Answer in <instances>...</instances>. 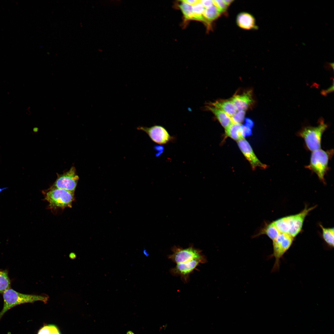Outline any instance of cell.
<instances>
[{
	"mask_svg": "<svg viewBox=\"0 0 334 334\" xmlns=\"http://www.w3.org/2000/svg\"><path fill=\"white\" fill-rule=\"evenodd\" d=\"M333 153V149L325 151L320 149L313 151L310 156L309 164L305 168L315 173L319 180L325 184L324 176L329 170V161Z\"/></svg>",
	"mask_w": 334,
	"mask_h": 334,
	"instance_id": "obj_3",
	"label": "cell"
},
{
	"mask_svg": "<svg viewBox=\"0 0 334 334\" xmlns=\"http://www.w3.org/2000/svg\"><path fill=\"white\" fill-rule=\"evenodd\" d=\"M293 238L288 234L280 233L273 241V252L269 258L274 257L275 261L272 272H275L279 269L280 259L290 248L292 244Z\"/></svg>",
	"mask_w": 334,
	"mask_h": 334,
	"instance_id": "obj_6",
	"label": "cell"
},
{
	"mask_svg": "<svg viewBox=\"0 0 334 334\" xmlns=\"http://www.w3.org/2000/svg\"><path fill=\"white\" fill-rule=\"evenodd\" d=\"M315 207H305L298 214L282 217L283 225L287 234L293 238L295 237L301 230L306 216Z\"/></svg>",
	"mask_w": 334,
	"mask_h": 334,
	"instance_id": "obj_7",
	"label": "cell"
},
{
	"mask_svg": "<svg viewBox=\"0 0 334 334\" xmlns=\"http://www.w3.org/2000/svg\"><path fill=\"white\" fill-rule=\"evenodd\" d=\"M79 179L75 167L72 166L67 171L58 175L51 187L74 192Z\"/></svg>",
	"mask_w": 334,
	"mask_h": 334,
	"instance_id": "obj_8",
	"label": "cell"
},
{
	"mask_svg": "<svg viewBox=\"0 0 334 334\" xmlns=\"http://www.w3.org/2000/svg\"><path fill=\"white\" fill-rule=\"evenodd\" d=\"M193 13V20H197L204 23L206 25V22L203 16L205 9L202 4L199 2L192 6Z\"/></svg>",
	"mask_w": 334,
	"mask_h": 334,
	"instance_id": "obj_20",
	"label": "cell"
},
{
	"mask_svg": "<svg viewBox=\"0 0 334 334\" xmlns=\"http://www.w3.org/2000/svg\"><path fill=\"white\" fill-rule=\"evenodd\" d=\"M210 105L224 112L230 117L237 111L234 104L230 100L217 101L210 104Z\"/></svg>",
	"mask_w": 334,
	"mask_h": 334,
	"instance_id": "obj_15",
	"label": "cell"
},
{
	"mask_svg": "<svg viewBox=\"0 0 334 334\" xmlns=\"http://www.w3.org/2000/svg\"><path fill=\"white\" fill-rule=\"evenodd\" d=\"M181 2L178 6L183 17L186 20H193V12L192 6L186 3L180 1Z\"/></svg>",
	"mask_w": 334,
	"mask_h": 334,
	"instance_id": "obj_19",
	"label": "cell"
},
{
	"mask_svg": "<svg viewBox=\"0 0 334 334\" xmlns=\"http://www.w3.org/2000/svg\"><path fill=\"white\" fill-rule=\"evenodd\" d=\"M56 327L52 325L45 326L39 330L37 334H51Z\"/></svg>",
	"mask_w": 334,
	"mask_h": 334,
	"instance_id": "obj_25",
	"label": "cell"
},
{
	"mask_svg": "<svg viewBox=\"0 0 334 334\" xmlns=\"http://www.w3.org/2000/svg\"><path fill=\"white\" fill-rule=\"evenodd\" d=\"M328 126L321 120L316 126L302 127L297 133V135L303 139L307 149L313 152L321 149L322 135Z\"/></svg>",
	"mask_w": 334,
	"mask_h": 334,
	"instance_id": "obj_2",
	"label": "cell"
},
{
	"mask_svg": "<svg viewBox=\"0 0 334 334\" xmlns=\"http://www.w3.org/2000/svg\"><path fill=\"white\" fill-rule=\"evenodd\" d=\"M219 10L213 5L212 6L205 8L203 16L206 22V25L208 26L210 23L217 19L221 15Z\"/></svg>",
	"mask_w": 334,
	"mask_h": 334,
	"instance_id": "obj_18",
	"label": "cell"
},
{
	"mask_svg": "<svg viewBox=\"0 0 334 334\" xmlns=\"http://www.w3.org/2000/svg\"><path fill=\"white\" fill-rule=\"evenodd\" d=\"M213 5L219 10L221 13L225 12L227 10L228 6L223 0H212Z\"/></svg>",
	"mask_w": 334,
	"mask_h": 334,
	"instance_id": "obj_24",
	"label": "cell"
},
{
	"mask_svg": "<svg viewBox=\"0 0 334 334\" xmlns=\"http://www.w3.org/2000/svg\"><path fill=\"white\" fill-rule=\"evenodd\" d=\"M182 1L192 6H193L199 2V0H183Z\"/></svg>",
	"mask_w": 334,
	"mask_h": 334,
	"instance_id": "obj_28",
	"label": "cell"
},
{
	"mask_svg": "<svg viewBox=\"0 0 334 334\" xmlns=\"http://www.w3.org/2000/svg\"><path fill=\"white\" fill-rule=\"evenodd\" d=\"M242 130L244 137L250 135L252 133L251 128L246 125H242Z\"/></svg>",
	"mask_w": 334,
	"mask_h": 334,
	"instance_id": "obj_26",
	"label": "cell"
},
{
	"mask_svg": "<svg viewBox=\"0 0 334 334\" xmlns=\"http://www.w3.org/2000/svg\"><path fill=\"white\" fill-rule=\"evenodd\" d=\"M280 233L273 222L269 223L265 222L263 226L260 228L255 234L253 235V238H255L265 234L273 241Z\"/></svg>",
	"mask_w": 334,
	"mask_h": 334,
	"instance_id": "obj_14",
	"label": "cell"
},
{
	"mask_svg": "<svg viewBox=\"0 0 334 334\" xmlns=\"http://www.w3.org/2000/svg\"><path fill=\"white\" fill-rule=\"evenodd\" d=\"M11 281L7 270L0 271V293H3L10 287Z\"/></svg>",
	"mask_w": 334,
	"mask_h": 334,
	"instance_id": "obj_22",
	"label": "cell"
},
{
	"mask_svg": "<svg viewBox=\"0 0 334 334\" xmlns=\"http://www.w3.org/2000/svg\"><path fill=\"white\" fill-rule=\"evenodd\" d=\"M245 124L250 127L252 128L253 126L254 123L249 118H246L245 119Z\"/></svg>",
	"mask_w": 334,
	"mask_h": 334,
	"instance_id": "obj_29",
	"label": "cell"
},
{
	"mask_svg": "<svg viewBox=\"0 0 334 334\" xmlns=\"http://www.w3.org/2000/svg\"><path fill=\"white\" fill-rule=\"evenodd\" d=\"M45 199L52 208H71L74 199V192L51 187L45 193Z\"/></svg>",
	"mask_w": 334,
	"mask_h": 334,
	"instance_id": "obj_4",
	"label": "cell"
},
{
	"mask_svg": "<svg viewBox=\"0 0 334 334\" xmlns=\"http://www.w3.org/2000/svg\"><path fill=\"white\" fill-rule=\"evenodd\" d=\"M207 262L200 259H194L186 262L177 264L174 268H171L170 272L174 276H179L181 280L185 283L189 280L191 274L196 269L200 264Z\"/></svg>",
	"mask_w": 334,
	"mask_h": 334,
	"instance_id": "obj_10",
	"label": "cell"
},
{
	"mask_svg": "<svg viewBox=\"0 0 334 334\" xmlns=\"http://www.w3.org/2000/svg\"><path fill=\"white\" fill-rule=\"evenodd\" d=\"M171 250L172 253L168 255V258L177 264L194 259L202 260L207 262V259L202 251L195 248L193 245L186 248L174 246Z\"/></svg>",
	"mask_w": 334,
	"mask_h": 334,
	"instance_id": "obj_5",
	"label": "cell"
},
{
	"mask_svg": "<svg viewBox=\"0 0 334 334\" xmlns=\"http://www.w3.org/2000/svg\"><path fill=\"white\" fill-rule=\"evenodd\" d=\"M2 294L4 303L0 312V320L7 311L16 306L38 301L46 302L48 298L47 296L42 295L21 293L10 288L6 290Z\"/></svg>",
	"mask_w": 334,
	"mask_h": 334,
	"instance_id": "obj_1",
	"label": "cell"
},
{
	"mask_svg": "<svg viewBox=\"0 0 334 334\" xmlns=\"http://www.w3.org/2000/svg\"><path fill=\"white\" fill-rule=\"evenodd\" d=\"M199 2L202 4L205 9L209 8L213 5L212 0H199Z\"/></svg>",
	"mask_w": 334,
	"mask_h": 334,
	"instance_id": "obj_27",
	"label": "cell"
},
{
	"mask_svg": "<svg viewBox=\"0 0 334 334\" xmlns=\"http://www.w3.org/2000/svg\"><path fill=\"white\" fill-rule=\"evenodd\" d=\"M320 227L322 230V237L327 244L332 247H334V228H325L321 225Z\"/></svg>",
	"mask_w": 334,
	"mask_h": 334,
	"instance_id": "obj_21",
	"label": "cell"
},
{
	"mask_svg": "<svg viewBox=\"0 0 334 334\" xmlns=\"http://www.w3.org/2000/svg\"><path fill=\"white\" fill-rule=\"evenodd\" d=\"M223 1L228 6L230 5L233 1L232 0H224Z\"/></svg>",
	"mask_w": 334,
	"mask_h": 334,
	"instance_id": "obj_30",
	"label": "cell"
},
{
	"mask_svg": "<svg viewBox=\"0 0 334 334\" xmlns=\"http://www.w3.org/2000/svg\"><path fill=\"white\" fill-rule=\"evenodd\" d=\"M207 108L214 115L225 129L233 123L231 117L221 110L211 105L207 106Z\"/></svg>",
	"mask_w": 334,
	"mask_h": 334,
	"instance_id": "obj_16",
	"label": "cell"
},
{
	"mask_svg": "<svg viewBox=\"0 0 334 334\" xmlns=\"http://www.w3.org/2000/svg\"><path fill=\"white\" fill-rule=\"evenodd\" d=\"M137 129L145 132L153 142L159 144H165L173 139L167 130L161 126L156 125L150 127L139 126Z\"/></svg>",
	"mask_w": 334,
	"mask_h": 334,
	"instance_id": "obj_9",
	"label": "cell"
},
{
	"mask_svg": "<svg viewBox=\"0 0 334 334\" xmlns=\"http://www.w3.org/2000/svg\"><path fill=\"white\" fill-rule=\"evenodd\" d=\"M236 21L238 26L242 29L251 30L257 28L255 18L249 13H239L237 16Z\"/></svg>",
	"mask_w": 334,
	"mask_h": 334,
	"instance_id": "obj_13",
	"label": "cell"
},
{
	"mask_svg": "<svg viewBox=\"0 0 334 334\" xmlns=\"http://www.w3.org/2000/svg\"><path fill=\"white\" fill-rule=\"evenodd\" d=\"M238 111L245 110L252 104L253 99L250 91L233 96L230 100Z\"/></svg>",
	"mask_w": 334,
	"mask_h": 334,
	"instance_id": "obj_12",
	"label": "cell"
},
{
	"mask_svg": "<svg viewBox=\"0 0 334 334\" xmlns=\"http://www.w3.org/2000/svg\"><path fill=\"white\" fill-rule=\"evenodd\" d=\"M238 146L241 151L249 162L253 169L256 168L265 169L267 166L262 163L254 153L248 142L244 138L237 141Z\"/></svg>",
	"mask_w": 334,
	"mask_h": 334,
	"instance_id": "obj_11",
	"label": "cell"
},
{
	"mask_svg": "<svg viewBox=\"0 0 334 334\" xmlns=\"http://www.w3.org/2000/svg\"><path fill=\"white\" fill-rule=\"evenodd\" d=\"M8 188V187H4L2 188H0V193H1L3 191L6 189Z\"/></svg>",
	"mask_w": 334,
	"mask_h": 334,
	"instance_id": "obj_31",
	"label": "cell"
},
{
	"mask_svg": "<svg viewBox=\"0 0 334 334\" xmlns=\"http://www.w3.org/2000/svg\"><path fill=\"white\" fill-rule=\"evenodd\" d=\"M245 114V110L237 111L236 113L231 117L233 123L241 124L243 121Z\"/></svg>",
	"mask_w": 334,
	"mask_h": 334,
	"instance_id": "obj_23",
	"label": "cell"
},
{
	"mask_svg": "<svg viewBox=\"0 0 334 334\" xmlns=\"http://www.w3.org/2000/svg\"><path fill=\"white\" fill-rule=\"evenodd\" d=\"M126 334H135L134 332H133L132 331H129L127 332Z\"/></svg>",
	"mask_w": 334,
	"mask_h": 334,
	"instance_id": "obj_32",
	"label": "cell"
},
{
	"mask_svg": "<svg viewBox=\"0 0 334 334\" xmlns=\"http://www.w3.org/2000/svg\"><path fill=\"white\" fill-rule=\"evenodd\" d=\"M225 130L226 135L237 142L244 138L241 124L233 123Z\"/></svg>",
	"mask_w": 334,
	"mask_h": 334,
	"instance_id": "obj_17",
	"label": "cell"
}]
</instances>
